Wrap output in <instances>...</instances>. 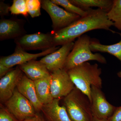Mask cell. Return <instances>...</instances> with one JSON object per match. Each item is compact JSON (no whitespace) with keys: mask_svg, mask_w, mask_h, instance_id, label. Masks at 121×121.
<instances>
[{"mask_svg":"<svg viewBox=\"0 0 121 121\" xmlns=\"http://www.w3.org/2000/svg\"><path fill=\"white\" fill-rule=\"evenodd\" d=\"M87 10L88 13L86 16L80 17L65 28L51 32L54 47L74 42L76 39L93 30L103 29L115 33L110 29L114 26V23L108 19V11L99 8Z\"/></svg>","mask_w":121,"mask_h":121,"instance_id":"obj_1","label":"cell"},{"mask_svg":"<svg viewBox=\"0 0 121 121\" xmlns=\"http://www.w3.org/2000/svg\"><path fill=\"white\" fill-rule=\"evenodd\" d=\"M67 72L75 87L86 95L91 102V86L102 89V70L97 64H91L86 62Z\"/></svg>","mask_w":121,"mask_h":121,"instance_id":"obj_2","label":"cell"},{"mask_svg":"<svg viewBox=\"0 0 121 121\" xmlns=\"http://www.w3.org/2000/svg\"><path fill=\"white\" fill-rule=\"evenodd\" d=\"M91 41L90 37L85 34L78 38L74 43L73 48L68 56L64 69L68 71L90 60L106 64V59L101 54L92 52L90 48Z\"/></svg>","mask_w":121,"mask_h":121,"instance_id":"obj_3","label":"cell"},{"mask_svg":"<svg viewBox=\"0 0 121 121\" xmlns=\"http://www.w3.org/2000/svg\"><path fill=\"white\" fill-rule=\"evenodd\" d=\"M64 106L72 121H92L90 100L76 87L64 99Z\"/></svg>","mask_w":121,"mask_h":121,"instance_id":"obj_4","label":"cell"},{"mask_svg":"<svg viewBox=\"0 0 121 121\" xmlns=\"http://www.w3.org/2000/svg\"><path fill=\"white\" fill-rule=\"evenodd\" d=\"M41 7L51 17L54 31L61 30L78 19L81 17L61 8L51 0H41Z\"/></svg>","mask_w":121,"mask_h":121,"instance_id":"obj_5","label":"cell"},{"mask_svg":"<svg viewBox=\"0 0 121 121\" xmlns=\"http://www.w3.org/2000/svg\"><path fill=\"white\" fill-rule=\"evenodd\" d=\"M7 109L20 121L36 116L35 110L29 100L16 89L13 95L5 102Z\"/></svg>","mask_w":121,"mask_h":121,"instance_id":"obj_6","label":"cell"},{"mask_svg":"<svg viewBox=\"0 0 121 121\" xmlns=\"http://www.w3.org/2000/svg\"><path fill=\"white\" fill-rule=\"evenodd\" d=\"M16 45L25 51L48 50L54 47L51 33L25 34L15 39Z\"/></svg>","mask_w":121,"mask_h":121,"instance_id":"obj_7","label":"cell"},{"mask_svg":"<svg viewBox=\"0 0 121 121\" xmlns=\"http://www.w3.org/2000/svg\"><path fill=\"white\" fill-rule=\"evenodd\" d=\"M91 109L93 117L101 119H108L116 109L106 99L101 89L92 86L91 88Z\"/></svg>","mask_w":121,"mask_h":121,"instance_id":"obj_8","label":"cell"},{"mask_svg":"<svg viewBox=\"0 0 121 121\" xmlns=\"http://www.w3.org/2000/svg\"><path fill=\"white\" fill-rule=\"evenodd\" d=\"M51 91L54 99L66 97L75 87L65 69L55 71L51 72Z\"/></svg>","mask_w":121,"mask_h":121,"instance_id":"obj_9","label":"cell"},{"mask_svg":"<svg viewBox=\"0 0 121 121\" xmlns=\"http://www.w3.org/2000/svg\"><path fill=\"white\" fill-rule=\"evenodd\" d=\"M59 48L58 47H53L37 54H30L26 52L21 48L16 45L13 53L8 56H2L0 59V64L9 68L16 65H22L31 61L36 60L39 57L45 56L54 52Z\"/></svg>","mask_w":121,"mask_h":121,"instance_id":"obj_10","label":"cell"},{"mask_svg":"<svg viewBox=\"0 0 121 121\" xmlns=\"http://www.w3.org/2000/svg\"><path fill=\"white\" fill-rule=\"evenodd\" d=\"M74 44V42H72L63 45L58 50L47 55L40 60L51 73L64 69L66 60Z\"/></svg>","mask_w":121,"mask_h":121,"instance_id":"obj_11","label":"cell"},{"mask_svg":"<svg viewBox=\"0 0 121 121\" xmlns=\"http://www.w3.org/2000/svg\"><path fill=\"white\" fill-rule=\"evenodd\" d=\"M22 71L17 67L12 69L0 80V100L6 102L13 95L19 80L23 75Z\"/></svg>","mask_w":121,"mask_h":121,"instance_id":"obj_12","label":"cell"},{"mask_svg":"<svg viewBox=\"0 0 121 121\" xmlns=\"http://www.w3.org/2000/svg\"><path fill=\"white\" fill-rule=\"evenodd\" d=\"M23 20L2 19L0 21V40L15 39L25 35Z\"/></svg>","mask_w":121,"mask_h":121,"instance_id":"obj_13","label":"cell"},{"mask_svg":"<svg viewBox=\"0 0 121 121\" xmlns=\"http://www.w3.org/2000/svg\"><path fill=\"white\" fill-rule=\"evenodd\" d=\"M17 91L31 103L36 111L42 110L43 105L37 97L34 81L22 75L17 86Z\"/></svg>","mask_w":121,"mask_h":121,"instance_id":"obj_14","label":"cell"},{"mask_svg":"<svg viewBox=\"0 0 121 121\" xmlns=\"http://www.w3.org/2000/svg\"><path fill=\"white\" fill-rule=\"evenodd\" d=\"M60 99H54L50 103L44 105L41 110L48 121H72L65 106L60 105Z\"/></svg>","mask_w":121,"mask_h":121,"instance_id":"obj_15","label":"cell"},{"mask_svg":"<svg viewBox=\"0 0 121 121\" xmlns=\"http://www.w3.org/2000/svg\"><path fill=\"white\" fill-rule=\"evenodd\" d=\"M19 67L26 76L33 81L51 74L45 65L40 60H32Z\"/></svg>","mask_w":121,"mask_h":121,"instance_id":"obj_16","label":"cell"},{"mask_svg":"<svg viewBox=\"0 0 121 121\" xmlns=\"http://www.w3.org/2000/svg\"><path fill=\"white\" fill-rule=\"evenodd\" d=\"M51 79L50 74L34 81L37 97L43 105L50 103L54 99L51 93Z\"/></svg>","mask_w":121,"mask_h":121,"instance_id":"obj_17","label":"cell"},{"mask_svg":"<svg viewBox=\"0 0 121 121\" xmlns=\"http://www.w3.org/2000/svg\"><path fill=\"white\" fill-rule=\"evenodd\" d=\"M90 48L93 52H106L115 56L121 63V39L117 43L111 45L102 44L99 42L91 40Z\"/></svg>","mask_w":121,"mask_h":121,"instance_id":"obj_18","label":"cell"},{"mask_svg":"<svg viewBox=\"0 0 121 121\" xmlns=\"http://www.w3.org/2000/svg\"><path fill=\"white\" fill-rule=\"evenodd\" d=\"M70 1L84 11H87L92 7L109 11L112 7L113 0H70Z\"/></svg>","mask_w":121,"mask_h":121,"instance_id":"obj_19","label":"cell"},{"mask_svg":"<svg viewBox=\"0 0 121 121\" xmlns=\"http://www.w3.org/2000/svg\"><path fill=\"white\" fill-rule=\"evenodd\" d=\"M107 16L113 23L114 26L121 31V0H113L112 7L107 12Z\"/></svg>","mask_w":121,"mask_h":121,"instance_id":"obj_20","label":"cell"},{"mask_svg":"<svg viewBox=\"0 0 121 121\" xmlns=\"http://www.w3.org/2000/svg\"><path fill=\"white\" fill-rule=\"evenodd\" d=\"M53 3L65 9V10L71 13L79 15L81 17L86 16L88 10L84 11L76 6L70 1V0H51Z\"/></svg>","mask_w":121,"mask_h":121,"instance_id":"obj_21","label":"cell"},{"mask_svg":"<svg viewBox=\"0 0 121 121\" xmlns=\"http://www.w3.org/2000/svg\"><path fill=\"white\" fill-rule=\"evenodd\" d=\"M10 12L13 15H22L27 17L28 13L26 0H13L10 6Z\"/></svg>","mask_w":121,"mask_h":121,"instance_id":"obj_22","label":"cell"},{"mask_svg":"<svg viewBox=\"0 0 121 121\" xmlns=\"http://www.w3.org/2000/svg\"><path fill=\"white\" fill-rule=\"evenodd\" d=\"M29 15L32 18L38 17L41 15V0H26Z\"/></svg>","mask_w":121,"mask_h":121,"instance_id":"obj_23","label":"cell"},{"mask_svg":"<svg viewBox=\"0 0 121 121\" xmlns=\"http://www.w3.org/2000/svg\"><path fill=\"white\" fill-rule=\"evenodd\" d=\"M15 117L7 109L1 108L0 110V121H16Z\"/></svg>","mask_w":121,"mask_h":121,"instance_id":"obj_24","label":"cell"},{"mask_svg":"<svg viewBox=\"0 0 121 121\" xmlns=\"http://www.w3.org/2000/svg\"><path fill=\"white\" fill-rule=\"evenodd\" d=\"M10 8L9 5L1 1L0 2V16L1 17L8 15L10 12Z\"/></svg>","mask_w":121,"mask_h":121,"instance_id":"obj_25","label":"cell"},{"mask_svg":"<svg viewBox=\"0 0 121 121\" xmlns=\"http://www.w3.org/2000/svg\"><path fill=\"white\" fill-rule=\"evenodd\" d=\"M108 120V121H121V106L116 107L112 116Z\"/></svg>","mask_w":121,"mask_h":121,"instance_id":"obj_26","label":"cell"},{"mask_svg":"<svg viewBox=\"0 0 121 121\" xmlns=\"http://www.w3.org/2000/svg\"><path fill=\"white\" fill-rule=\"evenodd\" d=\"M12 68H9L1 64H0V77L2 78L12 70Z\"/></svg>","mask_w":121,"mask_h":121,"instance_id":"obj_27","label":"cell"},{"mask_svg":"<svg viewBox=\"0 0 121 121\" xmlns=\"http://www.w3.org/2000/svg\"><path fill=\"white\" fill-rule=\"evenodd\" d=\"M39 116L36 115V116L31 117L29 118L25 119L23 121H39Z\"/></svg>","mask_w":121,"mask_h":121,"instance_id":"obj_28","label":"cell"},{"mask_svg":"<svg viewBox=\"0 0 121 121\" xmlns=\"http://www.w3.org/2000/svg\"><path fill=\"white\" fill-rule=\"evenodd\" d=\"M92 121H108V119H101L93 117Z\"/></svg>","mask_w":121,"mask_h":121,"instance_id":"obj_29","label":"cell"},{"mask_svg":"<svg viewBox=\"0 0 121 121\" xmlns=\"http://www.w3.org/2000/svg\"><path fill=\"white\" fill-rule=\"evenodd\" d=\"M117 75L119 78H121V70L119 72H118L117 73Z\"/></svg>","mask_w":121,"mask_h":121,"instance_id":"obj_30","label":"cell"},{"mask_svg":"<svg viewBox=\"0 0 121 121\" xmlns=\"http://www.w3.org/2000/svg\"><path fill=\"white\" fill-rule=\"evenodd\" d=\"M44 121L43 119H42V118L39 116V121Z\"/></svg>","mask_w":121,"mask_h":121,"instance_id":"obj_31","label":"cell"}]
</instances>
